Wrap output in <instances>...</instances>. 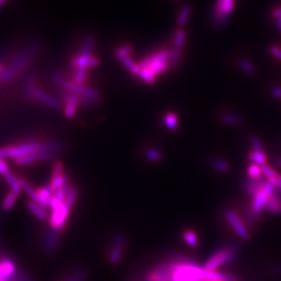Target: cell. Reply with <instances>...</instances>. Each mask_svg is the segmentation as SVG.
I'll use <instances>...</instances> for the list:
<instances>
[{
    "label": "cell",
    "instance_id": "41",
    "mask_svg": "<svg viewBox=\"0 0 281 281\" xmlns=\"http://www.w3.org/2000/svg\"><path fill=\"white\" fill-rule=\"evenodd\" d=\"M5 68H6V67H4V66H3V65L0 63V76H1V74L3 73V71H4Z\"/></svg>",
    "mask_w": 281,
    "mask_h": 281
},
{
    "label": "cell",
    "instance_id": "38",
    "mask_svg": "<svg viewBox=\"0 0 281 281\" xmlns=\"http://www.w3.org/2000/svg\"><path fill=\"white\" fill-rule=\"evenodd\" d=\"M272 15H273L275 18H280V17H281V6H279V7L274 8Z\"/></svg>",
    "mask_w": 281,
    "mask_h": 281
},
{
    "label": "cell",
    "instance_id": "12",
    "mask_svg": "<svg viewBox=\"0 0 281 281\" xmlns=\"http://www.w3.org/2000/svg\"><path fill=\"white\" fill-rule=\"evenodd\" d=\"M266 178H260V179H251L248 177L243 183V188L245 192L251 198H255L259 191L262 189L266 182Z\"/></svg>",
    "mask_w": 281,
    "mask_h": 281
},
{
    "label": "cell",
    "instance_id": "17",
    "mask_svg": "<svg viewBox=\"0 0 281 281\" xmlns=\"http://www.w3.org/2000/svg\"><path fill=\"white\" fill-rule=\"evenodd\" d=\"M163 125L169 131H176L180 126V120L175 113H167L164 115Z\"/></svg>",
    "mask_w": 281,
    "mask_h": 281
},
{
    "label": "cell",
    "instance_id": "7",
    "mask_svg": "<svg viewBox=\"0 0 281 281\" xmlns=\"http://www.w3.org/2000/svg\"><path fill=\"white\" fill-rule=\"evenodd\" d=\"M70 211L71 209L65 205V203L53 210H50V215L49 217V225L50 228L61 232L68 222Z\"/></svg>",
    "mask_w": 281,
    "mask_h": 281
},
{
    "label": "cell",
    "instance_id": "14",
    "mask_svg": "<svg viewBox=\"0 0 281 281\" xmlns=\"http://www.w3.org/2000/svg\"><path fill=\"white\" fill-rule=\"evenodd\" d=\"M27 207L31 211V213L40 221H49L50 215L47 211V208L42 205H38L37 203L29 200L27 202Z\"/></svg>",
    "mask_w": 281,
    "mask_h": 281
},
{
    "label": "cell",
    "instance_id": "27",
    "mask_svg": "<svg viewBox=\"0 0 281 281\" xmlns=\"http://www.w3.org/2000/svg\"><path fill=\"white\" fill-rule=\"evenodd\" d=\"M38 195L40 198L42 199V201L45 203L47 207L49 208V203L50 201V199L52 198L54 195V191L52 188L50 187V185L48 183L46 185H43L41 187L38 188Z\"/></svg>",
    "mask_w": 281,
    "mask_h": 281
},
{
    "label": "cell",
    "instance_id": "39",
    "mask_svg": "<svg viewBox=\"0 0 281 281\" xmlns=\"http://www.w3.org/2000/svg\"><path fill=\"white\" fill-rule=\"evenodd\" d=\"M276 27H277L278 31H281V17H280V18H277V21H276Z\"/></svg>",
    "mask_w": 281,
    "mask_h": 281
},
{
    "label": "cell",
    "instance_id": "5",
    "mask_svg": "<svg viewBox=\"0 0 281 281\" xmlns=\"http://www.w3.org/2000/svg\"><path fill=\"white\" fill-rule=\"evenodd\" d=\"M275 191H276V187L273 182L266 180L262 189L259 191L255 198H252V203L250 205L251 210L258 216L262 214L263 210H265L266 203L269 200V198L272 197Z\"/></svg>",
    "mask_w": 281,
    "mask_h": 281
},
{
    "label": "cell",
    "instance_id": "19",
    "mask_svg": "<svg viewBox=\"0 0 281 281\" xmlns=\"http://www.w3.org/2000/svg\"><path fill=\"white\" fill-rule=\"evenodd\" d=\"M4 180H5V182H7L10 191L17 194L18 196L21 194V192L23 191L21 178H18L14 174L10 173L6 177H4Z\"/></svg>",
    "mask_w": 281,
    "mask_h": 281
},
{
    "label": "cell",
    "instance_id": "21",
    "mask_svg": "<svg viewBox=\"0 0 281 281\" xmlns=\"http://www.w3.org/2000/svg\"><path fill=\"white\" fill-rule=\"evenodd\" d=\"M38 152L23 155V156H20L18 158H16V159L13 160V162H14L16 165H17V166H28V165L37 164V163H39Z\"/></svg>",
    "mask_w": 281,
    "mask_h": 281
},
{
    "label": "cell",
    "instance_id": "2",
    "mask_svg": "<svg viewBox=\"0 0 281 281\" xmlns=\"http://www.w3.org/2000/svg\"><path fill=\"white\" fill-rule=\"evenodd\" d=\"M25 91L29 98L34 100H38L46 106L51 109H60L61 107V100L54 96L50 95L45 91L38 89L36 80L33 77H30L25 84Z\"/></svg>",
    "mask_w": 281,
    "mask_h": 281
},
{
    "label": "cell",
    "instance_id": "28",
    "mask_svg": "<svg viewBox=\"0 0 281 281\" xmlns=\"http://www.w3.org/2000/svg\"><path fill=\"white\" fill-rule=\"evenodd\" d=\"M78 189H77L75 186H70L69 190H68V194L66 196V198H65V205H67L68 207H69L70 209L73 208V206L75 205L76 203L77 198H78Z\"/></svg>",
    "mask_w": 281,
    "mask_h": 281
},
{
    "label": "cell",
    "instance_id": "24",
    "mask_svg": "<svg viewBox=\"0 0 281 281\" xmlns=\"http://www.w3.org/2000/svg\"><path fill=\"white\" fill-rule=\"evenodd\" d=\"M18 198V195L16 194L14 192L9 190L8 194L5 196V198H3L2 201V209L4 211H10L14 206H15L17 200Z\"/></svg>",
    "mask_w": 281,
    "mask_h": 281
},
{
    "label": "cell",
    "instance_id": "1",
    "mask_svg": "<svg viewBox=\"0 0 281 281\" xmlns=\"http://www.w3.org/2000/svg\"><path fill=\"white\" fill-rule=\"evenodd\" d=\"M41 45L39 43H32L31 45L23 49L21 51L17 54L11 63L6 67L0 76V82H8L16 76V74L25 68L32 59L39 52Z\"/></svg>",
    "mask_w": 281,
    "mask_h": 281
},
{
    "label": "cell",
    "instance_id": "30",
    "mask_svg": "<svg viewBox=\"0 0 281 281\" xmlns=\"http://www.w3.org/2000/svg\"><path fill=\"white\" fill-rule=\"evenodd\" d=\"M89 276V273L85 269L77 270L74 273L70 274L63 281H84Z\"/></svg>",
    "mask_w": 281,
    "mask_h": 281
},
{
    "label": "cell",
    "instance_id": "37",
    "mask_svg": "<svg viewBox=\"0 0 281 281\" xmlns=\"http://www.w3.org/2000/svg\"><path fill=\"white\" fill-rule=\"evenodd\" d=\"M273 183L276 187V190L281 194V175H278V177L275 179Z\"/></svg>",
    "mask_w": 281,
    "mask_h": 281
},
{
    "label": "cell",
    "instance_id": "36",
    "mask_svg": "<svg viewBox=\"0 0 281 281\" xmlns=\"http://www.w3.org/2000/svg\"><path fill=\"white\" fill-rule=\"evenodd\" d=\"M270 91H271V94L275 99H281V87L273 86Z\"/></svg>",
    "mask_w": 281,
    "mask_h": 281
},
{
    "label": "cell",
    "instance_id": "31",
    "mask_svg": "<svg viewBox=\"0 0 281 281\" xmlns=\"http://www.w3.org/2000/svg\"><path fill=\"white\" fill-rule=\"evenodd\" d=\"M262 173H263V176L266 178L267 181L273 182L275 179L278 177V175H280L277 171H275L273 168L269 165H264L262 166Z\"/></svg>",
    "mask_w": 281,
    "mask_h": 281
},
{
    "label": "cell",
    "instance_id": "40",
    "mask_svg": "<svg viewBox=\"0 0 281 281\" xmlns=\"http://www.w3.org/2000/svg\"><path fill=\"white\" fill-rule=\"evenodd\" d=\"M275 165L279 168H281V157H278L275 159Z\"/></svg>",
    "mask_w": 281,
    "mask_h": 281
},
{
    "label": "cell",
    "instance_id": "33",
    "mask_svg": "<svg viewBox=\"0 0 281 281\" xmlns=\"http://www.w3.org/2000/svg\"><path fill=\"white\" fill-rule=\"evenodd\" d=\"M64 165L60 161H55L51 168V175L50 177H56L60 175H64Z\"/></svg>",
    "mask_w": 281,
    "mask_h": 281
},
{
    "label": "cell",
    "instance_id": "20",
    "mask_svg": "<svg viewBox=\"0 0 281 281\" xmlns=\"http://www.w3.org/2000/svg\"><path fill=\"white\" fill-rule=\"evenodd\" d=\"M145 159L150 163H159L164 159V152L156 147L149 146L144 152Z\"/></svg>",
    "mask_w": 281,
    "mask_h": 281
},
{
    "label": "cell",
    "instance_id": "6",
    "mask_svg": "<svg viewBox=\"0 0 281 281\" xmlns=\"http://www.w3.org/2000/svg\"><path fill=\"white\" fill-rule=\"evenodd\" d=\"M61 96L64 101L63 114L67 119H74L78 114L79 107L82 105V97L70 91L61 89Z\"/></svg>",
    "mask_w": 281,
    "mask_h": 281
},
{
    "label": "cell",
    "instance_id": "23",
    "mask_svg": "<svg viewBox=\"0 0 281 281\" xmlns=\"http://www.w3.org/2000/svg\"><path fill=\"white\" fill-rule=\"evenodd\" d=\"M49 184L55 193L56 191L60 190L62 187H64L65 185L69 184V176L64 174L56 177H50V181L49 182Z\"/></svg>",
    "mask_w": 281,
    "mask_h": 281
},
{
    "label": "cell",
    "instance_id": "8",
    "mask_svg": "<svg viewBox=\"0 0 281 281\" xmlns=\"http://www.w3.org/2000/svg\"><path fill=\"white\" fill-rule=\"evenodd\" d=\"M127 246V238L123 235H117L114 236L111 248L109 251V261L113 265H117L120 263L122 255Z\"/></svg>",
    "mask_w": 281,
    "mask_h": 281
},
{
    "label": "cell",
    "instance_id": "3",
    "mask_svg": "<svg viewBox=\"0 0 281 281\" xmlns=\"http://www.w3.org/2000/svg\"><path fill=\"white\" fill-rule=\"evenodd\" d=\"M237 248L236 246L224 247L218 250L215 251L213 255L205 263V267L210 271H216L220 266L231 263L236 259Z\"/></svg>",
    "mask_w": 281,
    "mask_h": 281
},
{
    "label": "cell",
    "instance_id": "4",
    "mask_svg": "<svg viewBox=\"0 0 281 281\" xmlns=\"http://www.w3.org/2000/svg\"><path fill=\"white\" fill-rule=\"evenodd\" d=\"M224 217L228 222L229 227L235 232L239 238L247 240L250 237V231L248 225L244 222L242 217L232 209H227L224 212Z\"/></svg>",
    "mask_w": 281,
    "mask_h": 281
},
{
    "label": "cell",
    "instance_id": "10",
    "mask_svg": "<svg viewBox=\"0 0 281 281\" xmlns=\"http://www.w3.org/2000/svg\"><path fill=\"white\" fill-rule=\"evenodd\" d=\"M17 273V266L12 259H0V280L10 281Z\"/></svg>",
    "mask_w": 281,
    "mask_h": 281
},
{
    "label": "cell",
    "instance_id": "18",
    "mask_svg": "<svg viewBox=\"0 0 281 281\" xmlns=\"http://www.w3.org/2000/svg\"><path fill=\"white\" fill-rule=\"evenodd\" d=\"M209 165L215 172L219 174H227L230 171V165L226 160L220 157H214L209 161Z\"/></svg>",
    "mask_w": 281,
    "mask_h": 281
},
{
    "label": "cell",
    "instance_id": "34",
    "mask_svg": "<svg viewBox=\"0 0 281 281\" xmlns=\"http://www.w3.org/2000/svg\"><path fill=\"white\" fill-rule=\"evenodd\" d=\"M241 68H243L244 71L248 75H253L255 72V68L248 61H241Z\"/></svg>",
    "mask_w": 281,
    "mask_h": 281
},
{
    "label": "cell",
    "instance_id": "32",
    "mask_svg": "<svg viewBox=\"0 0 281 281\" xmlns=\"http://www.w3.org/2000/svg\"><path fill=\"white\" fill-rule=\"evenodd\" d=\"M248 142H249L252 152H265L263 145H262L261 141L259 140V137L252 135V136L249 137Z\"/></svg>",
    "mask_w": 281,
    "mask_h": 281
},
{
    "label": "cell",
    "instance_id": "11",
    "mask_svg": "<svg viewBox=\"0 0 281 281\" xmlns=\"http://www.w3.org/2000/svg\"><path fill=\"white\" fill-rule=\"evenodd\" d=\"M235 0H218L216 7H215V20L218 23L223 22L229 12L232 10L234 7Z\"/></svg>",
    "mask_w": 281,
    "mask_h": 281
},
{
    "label": "cell",
    "instance_id": "13",
    "mask_svg": "<svg viewBox=\"0 0 281 281\" xmlns=\"http://www.w3.org/2000/svg\"><path fill=\"white\" fill-rule=\"evenodd\" d=\"M61 232L50 229L45 236L44 240V250L47 254H53L60 243Z\"/></svg>",
    "mask_w": 281,
    "mask_h": 281
},
{
    "label": "cell",
    "instance_id": "29",
    "mask_svg": "<svg viewBox=\"0 0 281 281\" xmlns=\"http://www.w3.org/2000/svg\"><path fill=\"white\" fill-rule=\"evenodd\" d=\"M248 176L251 179H260L263 177V173H262V167L259 166L258 165L255 164H250L248 166Z\"/></svg>",
    "mask_w": 281,
    "mask_h": 281
},
{
    "label": "cell",
    "instance_id": "16",
    "mask_svg": "<svg viewBox=\"0 0 281 281\" xmlns=\"http://www.w3.org/2000/svg\"><path fill=\"white\" fill-rule=\"evenodd\" d=\"M220 120L224 124L228 126H234V127L242 126L245 122L242 116H240L239 114H234V113H224L221 114Z\"/></svg>",
    "mask_w": 281,
    "mask_h": 281
},
{
    "label": "cell",
    "instance_id": "42",
    "mask_svg": "<svg viewBox=\"0 0 281 281\" xmlns=\"http://www.w3.org/2000/svg\"><path fill=\"white\" fill-rule=\"evenodd\" d=\"M7 0H0V8L2 7V5L4 4V2H6Z\"/></svg>",
    "mask_w": 281,
    "mask_h": 281
},
{
    "label": "cell",
    "instance_id": "25",
    "mask_svg": "<svg viewBox=\"0 0 281 281\" xmlns=\"http://www.w3.org/2000/svg\"><path fill=\"white\" fill-rule=\"evenodd\" d=\"M182 238H183V241L191 248H197L199 246V238H198V234L192 229L184 230L182 233Z\"/></svg>",
    "mask_w": 281,
    "mask_h": 281
},
{
    "label": "cell",
    "instance_id": "15",
    "mask_svg": "<svg viewBox=\"0 0 281 281\" xmlns=\"http://www.w3.org/2000/svg\"><path fill=\"white\" fill-rule=\"evenodd\" d=\"M267 213L271 215H281V194L278 191H275L272 197L269 198V200L266 203L265 207Z\"/></svg>",
    "mask_w": 281,
    "mask_h": 281
},
{
    "label": "cell",
    "instance_id": "22",
    "mask_svg": "<svg viewBox=\"0 0 281 281\" xmlns=\"http://www.w3.org/2000/svg\"><path fill=\"white\" fill-rule=\"evenodd\" d=\"M74 71L72 74V82L79 85L85 86L89 77V68H74Z\"/></svg>",
    "mask_w": 281,
    "mask_h": 281
},
{
    "label": "cell",
    "instance_id": "26",
    "mask_svg": "<svg viewBox=\"0 0 281 281\" xmlns=\"http://www.w3.org/2000/svg\"><path fill=\"white\" fill-rule=\"evenodd\" d=\"M248 157L250 161L251 164L258 165L261 167L266 165V162H267L266 152H250L248 153Z\"/></svg>",
    "mask_w": 281,
    "mask_h": 281
},
{
    "label": "cell",
    "instance_id": "35",
    "mask_svg": "<svg viewBox=\"0 0 281 281\" xmlns=\"http://www.w3.org/2000/svg\"><path fill=\"white\" fill-rule=\"evenodd\" d=\"M270 53L272 54L276 59L281 61V47L280 46H273L270 49Z\"/></svg>",
    "mask_w": 281,
    "mask_h": 281
},
{
    "label": "cell",
    "instance_id": "9",
    "mask_svg": "<svg viewBox=\"0 0 281 281\" xmlns=\"http://www.w3.org/2000/svg\"><path fill=\"white\" fill-rule=\"evenodd\" d=\"M99 60L92 54L79 52L71 61V66L74 68H93L98 66Z\"/></svg>",
    "mask_w": 281,
    "mask_h": 281
}]
</instances>
